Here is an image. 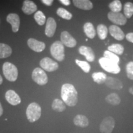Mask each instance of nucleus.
Masks as SVG:
<instances>
[{
    "instance_id": "obj_1",
    "label": "nucleus",
    "mask_w": 133,
    "mask_h": 133,
    "mask_svg": "<svg viewBox=\"0 0 133 133\" xmlns=\"http://www.w3.org/2000/svg\"><path fill=\"white\" fill-rule=\"evenodd\" d=\"M61 97L63 102L68 106L74 107L77 104L78 92L72 84L66 83L62 86Z\"/></svg>"
},
{
    "instance_id": "obj_2",
    "label": "nucleus",
    "mask_w": 133,
    "mask_h": 133,
    "mask_svg": "<svg viewBox=\"0 0 133 133\" xmlns=\"http://www.w3.org/2000/svg\"><path fill=\"white\" fill-rule=\"evenodd\" d=\"M26 115L30 122L33 123L37 121L41 115V107L35 102L31 103L26 109Z\"/></svg>"
},
{
    "instance_id": "obj_3",
    "label": "nucleus",
    "mask_w": 133,
    "mask_h": 133,
    "mask_svg": "<svg viewBox=\"0 0 133 133\" xmlns=\"http://www.w3.org/2000/svg\"><path fill=\"white\" fill-rule=\"evenodd\" d=\"M3 74L9 81H15L18 77V70L17 67L10 62H5L3 66Z\"/></svg>"
},
{
    "instance_id": "obj_4",
    "label": "nucleus",
    "mask_w": 133,
    "mask_h": 133,
    "mask_svg": "<svg viewBox=\"0 0 133 133\" xmlns=\"http://www.w3.org/2000/svg\"><path fill=\"white\" fill-rule=\"evenodd\" d=\"M99 62L102 69L108 72L114 74H117L120 72L121 69L118 64L114 61L103 57L99 60Z\"/></svg>"
},
{
    "instance_id": "obj_5",
    "label": "nucleus",
    "mask_w": 133,
    "mask_h": 133,
    "mask_svg": "<svg viewBox=\"0 0 133 133\" xmlns=\"http://www.w3.org/2000/svg\"><path fill=\"white\" fill-rule=\"evenodd\" d=\"M50 51H51V55L54 59L60 62L64 61L65 58V49L64 44L61 41H55L51 45Z\"/></svg>"
},
{
    "instance_id": "obj_6",
    "label": "nucleus",
    "mask_w": 133,
    "mask_h": 133,
    "mask_svg": "<svg viewBox=\"0 0 133 133\" xmlns=\"http://www.w3.org/2000/svg\"><path fill=\"white\" fill-rule=\"evenodd\" d=\"M32 79L39 85H44L48 81V76L45 71L40 68H36L32 72Z\"/></svg>"
},
{
    "instance_id": "obj_7",
    "label": "nucleus",
    "mask_w": 133,
    "mask_h": 133,
    "mask_svg": "<svg viewBox=\"0 0 133 133\" xmlns=\"http://www.w3.org/2000/svg\"><path fill=\"white\" fill-rule=\"evenodd\" d=\"M115 124V119L112 116H107L103 119L100 124V131L102 133H112L114 130Z\"/></svg>"
},
{
    "instance_id": "obj_8",
    "label": "nucleus",
    "mask_w": 133,
    "mask_h": 133,
    "mask_svg": "<svg viewBox=\"0 0 133 133\" xmlns=\"http://www.w3.org/2000/svg\"><path fill=\"white\" fill-rule=\"evenodd\" d=\"M40 66L44 70L52 72L57 70L59 68V65L49 57H44L40 61Z\"/></svg>"
},
{
    "instance_id": "obj_9",
    "label": "nucleus",
    "mask_w": 133,
    "mask_h": 133,
    "mask_svg": "<svg viewBox=\"0 0 133 133\" xmlns=\"http://www.w3.org/2000/svg\"><path fill=\"white\" fill-rule=\"evenodd\" d=\"M108 18L114 24L119 25H124L127 22L125 16L120 12H114L111 11L108 14Z\"/></svg>"
},
{
    "instance_id": "obj_10",
    "label": "nucleus",
    "mask_w": 133,
    "mask_h": 133,
    "mask_svg": "<svg viewBox=\"0 0 133 133\" xmlns=\"http://www.w3.org/2000/svg\"><path fill=\"white\" fill-rule=\"evenodd\" d=\"M61 42L63 44L69 48H74L76 45V41L68 31H64L61 35Z\"/></svg>"
},
{
    "instance_id": "obj_11",
    "label": "nucleus",
    "mask_w": 133,
    "mask_h": 133,
    "mask_svg": "<svg viewBox=\"0 0 133 133\" xmlns=\"http://www.w3.org/2000/svg\"><path fill=\"white\" fill-rule=\"evenodd\" d=\"M27 44L29 47L33 51L37 52H42L46 48L44 43L39 41L34 38H30L27 41Z\"/></svg>"
},
{
    "instance_id": "obj_12",
    "label": "nucleus",
    "mask_w": 133,
    "mask_h": 133,
    "mask_svg": "<svg viewBox=\"0 0 133 133\" xmlns=\"http://www.w3.org/2000/svg\"><path fill=\"white\" fill-rule=\"evenodd\" d=\"M7 22L12 26V31L14 33L17 32L20 26V18L19 16L15 13H11L7 16Z\"/></svg>"
},
{
    "instance_id": "obj_13",
    "label": "nucleus",
    "mask_w": 133,
    "mask_h": 133,
    "mask_svg": "<svg viewBox=\"0 0 133 133\" xmlns=\"http://www.w3.org/2000/svg\"><path fill=\"white\" fill-rule=\"evenodd\" d=\"M57 24L55 20L52 17L48 18L46 21L45 34L48 37H52L56 32Z\"/></svg>"
},
{
    "instance_id": "obj_14",
    "label": "nucleus",
    "mask_w": 133,
    "mask_h": 133,
    "mask_svg": "<svg viewBox=\"0 0 133 133\" xmlns=\"http://www.w3.org/2000/svg\"><path fill=\"white\" fill-rule=\"evenodd\" d=\"M6 101L12 105H17L21 102L19 96L13 90H9L5 94Z\"/></svg>"
},
{
    "instance_id": "obj_15",
    "label": "nucleus",
    "mask_w": 133,
    "mask_h": 133,
    "mask_svg": "<svg viewBox=\"0 0 133 133\" xmlns=\"http://www.w3.org/2000/svg\"><path fill=\"white\" fill-rule=\"evenodd\" d=\"M79 52L83 56H85L86 60L89 62H93L95 59L94 51L90 47L82 46L79 48Z\"/></svg>"
},
{
    "instance_id": "obj_16",
    "label": "nucleus",
    "mask_w": 133,
    "mask_h": 133,
    "mask_svg": "<svg viewBox=\"0 0 133 133\" xmlns=\"http://www.w3.org/2000/svg\"><path fill=\"white\" fill-rule=\"evenodd\" d=\"M22 9L25 14L30 15L37 11V6L32 1L25 0L23 3Z\"/></svg>"
},
{
    "instance_id": "obj_17",
    "label": "nucleus",
    "mask_w": 133,
    "mask_h": 133,
    "mask_svg": "<svg viewBox=\"0 0 133 133\" xmlns=\"http://www.w3.org/2000/svg\"><path fill=\"white\" fill-rule=\"evenodd\" d=\"M106 86L113 89L120 90L123 88V83L119 79H118L115 78L107 77L105 82Z\"/></svg>"
},
{
    "instance_id": "obj_18",
    "label": "nucleus",
    "mask_w": 133,
    "mask_h": 133,
    "mask_svg": "<svg viewBox=\"0 0 133 133\" xmlns=\"http://www.w3.org/2000/svg\"><path fill=\"white\" fill-rule=\"evenodd\" d=\"M109 32L113 37L118 41L123 40L125 37L122 30L116 25H111L110 26Z\"/></svg>"
},
{
    "instance_id": "obj_19",
    "label": "nucleus",
    "mask_w": 133,
    "mask_h": 133,
    "mask_svg": "<svg viewBox=\"0 0 133 133\" xmlns=\"http://www.w3.org/2000/svg\"><path fill=\"white\" fill-rule=\"evenodd\" d=\"M73 3L76 8L81 9L90 10L93 8L92 2L88 0H74Z\"/></svg>"
},
{
    "instance_id": "obj_20",
    "label": "nucleus",
    "mask_w": 133,
    "mask_h": 133,
    "mask_svg": "<svg viewBox=\"0 0 133 133\" xmlns=\"http://www.w3.org/2000/svg\"><path fill=\"white\" fill-rule=\"evenodd\" d=\"M74 123L76 126L81 128H86L89 125V120L88 118L84 115H78L74 119Z\"/></svg>"
},
{
    "instance_id": "obj_21",
    "label": "nucleus",
    "mask_w": 133,
    "mask_h": 133,
    "mask_svg": "<svg viewBox=\"0 0 133 133\" xmlns=\"http://www.w3.org/2000/svg\"><path fill=\"white\" fill-rule=\"evenodd\" d=\"M83 30H84V33H85L86 35L89 38L93 39V38L95 37L96 32L95 29H94V25H93L92 23L86 22V24L84 25Z\"/></svg>"
},
{
    "instance_id": "obj_22",
    "label": "nucleus",
    "mask_w": 133,
    "mask_h": 133,
    "mask_svg": "<svg viewBox=\"0 0 133 133\" xmlns=\"http://www.w3.org/2000/svg\"><path fill=\"white\" fill-rule=\"evenodd\" d=\"M12 54V49L4 43H0V59L9 57Z\"/></svg>"
},
{
    "instance_id": "obj_23",
    "label": "nucleus",
    "mask_w": 133,
    "mask_h": 133,
    "mask_svg": "<svg viewBox=\"0 0 133 133\" xmlns=\"http://www.w3.org/2000/svg\"><path fill=\"white\" fill-rule=\"evenodd\" d=\"M52 108L54 110L58 112H62L66 109V106L65 103L62 100L56 99L53 101L52 104Z\"/></svg>"
},
{
    "instance_id": "obj_24",
    "label": "nucleus",
    "mask_w": 133,
    "mask_h": 133,
    "mask_svg": "<svg viewBox=\"0 0 133 133\" xmlns=\"http://www.w3.org/2000/svg\"><path fill=\"white\" fill-rule=\"evenodd\" d=\"M105 101L109 104L113 105H118L120 104L121 99L118 94L115 93H111L108 95L105 98Z\"/></svg>"
},
{
    "instance_id": "obj_25",
    "label": "nucleus",
    "mask_w": 133,
    "mask_h": 133,
    "mask_svg": "<svg viewBox=\"0 0 133 133\" xmlns=\"http://www.w3.org/2000/svg\"><path fill=\"white\" fill-rule=\"evenodd\" d=\"M92 79L98 84H102L105 82L107 76L103 72H95L92 75Z\"/></svg>"
},
{
    "instance_id": "obj_26",
    "label": "nucleus",
    "mask_w": 133,
    "mask_h": 133,
    "mask_svg": "<svg viewBox=\"0 0 133 133\" xmlns=\"http://www.w3.org/2000/svg\"><path fill=\"white\" fill-rule=\"evenodd\" d=\"M108 51L116 55H122L124 52V47L120 44H113L108 47Z\"/></svg>"
},
{
    "instance_id": "obj_27",
    "label": "nucleus",
    "mask_w": 133,
    "mask_h": 133,
    "mask_svg": "<svg viewBox=\"0 0 133 133\" xmlns=\"http://www.w3.org/2000/svg\"><path fill=\"white\" fill-rule=\"evenodd\" d=\"M97 32L99 38L101 39H105L107 36L108 29L105 25L100 24L97 27Z\"/></svg>"
},
{
    "instance_id": "obj_28",
    "label": "nucleus",
    "mask_w": 133,
    "mask_h": 133,
    "mask_svg": "<svg viewBox=\"0 0 133 133\" xmlns=\"http://www.w3.org/2000/svg\"><path fill=\"white\" fill-rule=\"evenodd\" d=\"M109 7L112 11V12H119L122 9V4L119 0H115L112 3H110Z\"/></svg>"
},
{
    "instance_id": "obj_29",
    "label": "nucleus",
    "mask_w": 133,
    "mask_h": 133,
    "mask_svg": "<svg viewBox=\"0 0 133 133\" xmlns=\"http://www.w3.org/2000/svg\"><path fill=\"white\" fill-rule=\"evenodd\" d=\"M34 19L39 25H43L46 22L45 15L41 11H38L35 14Z\"/></svg>"
},
{
    "instance_id": "obj_30",
    "label": "nucleus",
    "mask_w": 133,
    "mask_h": 133,
    "mask_svg": "<svg viewBox=\"0 0 133 133\" xmlns=\"http://www.w3.org/2000/svg\"><path fill=\"white\" fill-rule=\"evenodd\" d=\"M124 14L126 18H131L133 15V3H126L124 6Z\"/></svg>"
},
{
    "instance_id": "obj_31",
    "label": "nucleus",
    "mask_w": 133,
    "mask_h": 133,
    "mask_svg": "<svg viewBox=\"0 0 133 133\" xmlns=\"http://www.w3.org/2000/svg\"><path fill=\"white\" fill-rule=\"evenodd\" d=\"M57 14L59 17L66 20H70L72 18V14L62 8H59L57 10Z\"/></svg>"
},
{
    "instance_id": "obj_32",
    "label": "nucleus",
    "mask_w": 133,
    "mask_h": 133,
    "mask_svg": "<svg viewBox=\"0 0 133 133\" xmlns=\"http://www.w3.org/2000/svg\"><path fill=\"white\" fill-rule=\"evenodd\" d=\"M104 57L112 61H114V62L117 63V64H118L119 62V58L118 56L109 51H105L104 53Z\"/></svg>"
},
{
    "instance_id": "obj_33",
    "label": "nucleus",
    "mask_w": 133,
    "mask_h": 133,
    "mask_svg": "<svg viewBox=\"0 0 133 133\" xmlns=\"http://www.w3.org/2000/svg\"><path fill=\"white\" fill-rule=\"evenodd\" d=\"M76 64L78 65L81 69L85 73H89V71L91 70V66L89 64V63L85 61H81L79 60L76 59L75 60Z\"/></svg>"
},
{
    "instance_id": "obj_34",
    "label": "nucleus",
    "mask_w": 133,
    "mask_h": 133,
    "mask_svg": "<svg viewBox=\"0 0 133 133\" xmlns=\"http://www.w3.org/2000/svg\"><path fill=\"white\" fill-rule=\"evenodd\" d=\"M126 70L128 78L133 80V62H129L126 65Z\"/></svg>"
},
{
    "instance_id": "obj_35",
    "label": "nucleus",
    "mask_w": 133,
    "mask_h": 133,
    "mask_svg": "<svg viewBox=\"0 0 133 133\" xmlns=\"http://www.w3.org/2000/svg\"><path fill=\"white\" fill-rule=\"evenodd\" d=\"M126 38L129 42L133 43V33H129L126 35Z\"/></svg>"
},
{
    "instance_id": "obj_36",
    "label": "nucleus",
    "mask_w": 133,
    "mask_h": 133,
    "mask_svg": "<svg viewBox=\"0 0 133 133\" xmlns=\"http://www.w3.org/2000/svg\"><path fill=\"white\" fill-rule=\"evenodd\" d=\"M41 2L44 3V4L47 5V6H51L53 3L52 0H43L41 1Z\"/></svg>"
},
{
    "instance_id": "obj_37",
    "label": "nucleus",
    "mask_w": 133,
    "mask_h": 133,
    "mask_svg": "<svg viewBox=\"0 0 133 133\" xmlns=\"http://www.w3.org/2000/svg\"><path fill=\"white\" fill-rule=\"evenodd\" d=\"M60 2L64 4L65 6H69L70 4V1L69 0H60Z\"/></svg>"
},
{
    "instance_id": "obj_38",
    "label": "nucleus",
    "mask_w": 133,
    "mask_h": 133,
    "mask_svg": "<svg viewBox=\"0 0 133 133\" xmlns=\"http://www.w3.org/2000/svg\"><path fill=\"white\" fill-rule=\"evenodd\" d=\"M3 113V109L2 105H1V102H0V116L2 115Z\"/></svg>"
},
{
    "instance_id": "obj_39",
    "label": "nucleus",
    "mask_w": 133,
    "mask_h": 133,
    "mask_svg": "<svg viewBox=\"0 0 133 133\" xmlns=\"http://www.w3.org/2000/svg\"><path fill=\"white\" fill-rule=\"evenodd\" d=\"M129 92L131 93V94H133V86H132V87H131L130 88H129Z\"/></svg>"
},
{
    "instance_id": "obj_40",
    "label": "nucleus",
    "mask_w": 133,
    "mask_h": 133,
    "mask_svg": "<svg viewBox=\"0 0 133 133\" xmlns=\"http://www.w3.org/2000/svg\"><path fill=\"white\" fill-rule=\"evenodd\" d=\"M2 83H3V78L1 77V75H0V84H2Z\"/></svg>"
}]
</instances>
